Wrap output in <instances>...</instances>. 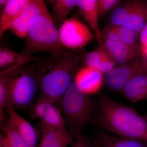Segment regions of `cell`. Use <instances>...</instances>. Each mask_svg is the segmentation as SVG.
<instances>
[{
  "label": "cell",
  "instance_id": "obj_23",
  "mask_svg": "<svg viewBox=\"0 0 147 147\" xmlns=\"http://www.w3.org/2000/svg\"><path fill=\"white\" fill-rule=\"evenodd\" d=\"M109 55L103 44L102 46H99L97 50L86 55L85 61L86 65L98 70Z\"/></svg>",
  "mask_w": 147,
  "mask_h": 147
},
{
  "label": "cell",
  "instance_id": "obj_24",
  "mask_svg": "<svg viewBox=\"0 0 147 147\" xmlns=\"http://www.w3.org/2000/svg\"><path fill=\"white\" fill-rule=\"evenodd\" d=\"M133 1L115 9L111 14L110 21L113 25L124 26L132 9Z\"/></svg>",
  "mask_w": 147,
  "mask_h": 147
},
{
  "label": "cell",
  "instance_id": "obj_10",
  "mask_svg": "<svg viewBox=\"0 0 147 147\" xmlns=\"http://www.w3.org/2000/svg\"><path fill=\"white\" fill-rule=\"evenodd\" d=\"M103 82V74L86 65L76 71L73 79L77 88L83 93L90 96L100 91Z\"/></svg>",
  "mask_w": 147,
  "mask_h": 147
},
{
  "label": "cell",
  "instance_id": "obj_15",
  "mask_svg": "<svg viewBox=\"0 0 147 147\" xmlns=\"http://www.w3.org/2000/svg\"><path fill=\"white\" fill-rule=\"evenodd\" d=\"M97 1L98 0H79L77 7L79 13L94 32L99 46H102L103 45V41L98 24L100 17L98 9Z\"/></svg>",
  "mask_w": 147,
  "mask_h": 147
},
{
  "label": "cell",
  "instance_id": "obj_22",
  "mask_svg": "<svg viewBox=\"0 0 147 147\" xmlns=\"http://www.w3.org/2000/svg\"><path fill=\"white\" fill-rule=\"evenodd\" d=\"M10 107L9 103V77L8 73L0 74V121L5 119V111Z\"/></svg>",
  "mask_w": 147,
  "mask_h": 147
},
{
  "label": "cell",
  "instance_id": "obj_18",
  "mask_svg": "<svg viewBox=\"0 0 147 147\" xmlns=\"http://www.w3.org/2000/svg\"><path fill=\"white\" fill-rule=\"evenodd\" d=\"M120 92L123 97L133 103L147 100V73L132 79Z\"/></svg>",
  "mask_w": 147,
  "mask_h": 147
},
{
  "label": "cell",
  "instance_id": "obj_27",
  "mask_svg": "<svg viewBox=\"0 0 147 147\" xmlns=\"http://www.w3.org/2000/svg\"><path fill=\"white\" fill-rule=\"evenodd\" d=\"M119 2V0H98V9L99 17L105 15Z\"/></svg>",
  "mask_w": 147,
  "mask_h": 147
},
{
  "label": "cell",
  "instance_id": "obj_11",
  "mask_svg": "<svg viewBox=\"0 0 147 147\" xmlns=\"http://www.w3.org/2000/svg\"><path fill=\"white\" fill-rule=\"evenodd\" d=\"M103 44L116 63L120 64L121 65L130 63L143 56L139 44L129 45L119 40H104Z\"/></svg>",
  "mask_w": 147,
  "mask_h": 147
},
{
  "label": "cell",
  "instance_id": "obj_14",
  "mask_svg": "<svg viewBox=\"0 0 147 147\" xmlns=\"http://www.w3.org/2000/svg\"><path fill=\"white\" fill-rule=\"evenodd\" d=\"M9 121L22 138L31 147H36L38 135L36 129L19 115L16 110L9 107L7 110Z\"/></svg>",
  "mask_w": 147,
  "mask_h": 147
},
{
  "label": "cell",
  "instance_id": "obj_12",
  "mask_svg": "<svg viewBox=\"0 0 147 147\" xmlns=\"http://www.w3.org/2000/svg\"><path fill=\"white\" fill-rule=\"evenodd\" d=\"M41 136L38 147H67L73 138L67 129L48 126L40 122L37 124Z\"/></svg>",
  "mask_w": 147,
  "mask_h": 147
},
{
  "label": "cell",
  "instance_id": "obj_8",
  "mask_svg": "<svg viewBox=\"0 0 147 147\" xmlns=\"http://www.w3.org/2000/svg\"><path fill=\"white\" fill-rule=\"evenodd\" d=\"M47 8L41 0H30L9 30L19 38H26L32 28Z\"/></svg>",
  "mask_w": 147,
  "mask_h": 147
},
{
  "label": "cell",
  "instance_id": "obj_19",
  "mask_svg": "<svg viewBox=\"0 0 147 147\" xmlns=\"http://www.w3.org/2000/svg\"><path fill=\"white\" fill-rule=\"evenodd\" d=\"M147 23V1H133V7L124 26L133 29L140 35Z\"/></svg>",
  "mask_w": 147,
  "mask_h": 147
},
{
  "label": "cell",
  "instance_id": "obj_13",
  "mask_svg": "<svg viewBox=\"0 0 147 147\" xmlns=\"http://www.w3.org/2000/svg\"><path fill=\"white\" fill-rule=\"evenodd\" d=\"M40 57L18 53L1 45L0 47V74L8 73L27 63L39 61Z\"/></svg>",
  "mask_w": 147,
  "mask_h": 147
},
{
  "label": "cell",
  "instance_id": "obj_21",
  "mask_svg": "<svg viewBox=\"0 0 147 147\" xmlns=\"http://www.w3.org/2000/svg\"><path fill=\"white\" fill-rule=\"evenodd\" d=\"M79 0H50L48 2L53 11V20L57 28H60L67 19L68 13L77 6Z\"/></svg>",
  "mask_w": 147,
  "mask_h": 147
},
{
  "label": "cell",
  "instance_id": "obj_28",
  "mask_svg": "<svg viewBox=\"0 0 147 147\" xmlns=\"http://www.w3.org/2000/svg\"><path fill=\"white\" fill-rule=\"evenodd\" d=\"M71 147H95L90 139L84 134L75 139Z\"/></svg>",
  "mask_w": 147,
  "mask_h": 147
},
{
  "label": "cell",
  "instance_id": "obj_1",
  "mask_svg": "<svg viewBox=\"0 0 147 147\" xmlns=\"http://www.w3.org/2000/svg\"><path fill=\"white\" fill-rule=\"evenodd\" d=\"M85 53L64 48L36 61L33 68L39 78L38 98L59 105L73 82L76 68Z\"/></svg>",
  "mask_w": 147,
  "mask_h": 147
},
{
  "label": "cell",
  "instance_id": "obj_6",
  "mask_svg": "<svg viewBox=\"0 0 147 147\" xmlns=\"http://www.w3.org/2000/svg\"><path fill=\"white\" fill-rule=\"evenodd\" d=\"M58 31L61 44L70 50L83 48L95 36L85 24L75 18H67Z\"/></svg>",
  "mask_w": 147,
  "mask_h": 147
},
{
  "label": "cell",
  "instance_id": "obj_33",
  "mask_svg": "<svg viewBox=\"0 0 147 147\" xmlns=\"http://www.w3.org/2000/svg\"><path fill=\"white\" fill-rule=\"evenodd\" d=\"M146 117L147 118V115L146 116Z\"/></svg>",
  "mask_w": 147,
  "mask_h": 147
},
{
  "label": "cell",
  "instance_id": "obj_26",
  "mask_svg": "<svg viewBox=\"0 0 147 147\" xmlns=\"http://www.w3.org/2000/svg\"><path fill=\"white\" fill-rule=\"evenodd\" d=\"M100 34L102 40L110 41H119L117 26L110 24L100 30Z\"/></svg>",
  "mask_w": 147,
  "mask_h": 147
},
{
  "label": "cell",
  "instance_id": "obj_7",
  "mask_svg": "<svg viewBox=\"0 0 147 147\" xmlns=\"http://www.w3.org/2000/svg\"><path fill=\"white\" fill-rule=\"evenodd\" d=\"M147 73L146 59L142 56L130 63L115 67L104 76V82L109 89L121 92L132 79Z\"/></svg>",
  "mask_w": 147,
  "mask_h": 147
},
{
  "label": "cell",
  "instance_id": "obj_30",
  "mask_svg": "<svg viewBox=\"0 0 147 147\" xmlns=\"http://www.w3.org/2000/svg\"><path fill=\"white\" fill-rule=\"evenodd\" d=\"M140 46L142 55L145 58L147 59V41L144 45Z\"/></svg>",
  "mask_w": 147,
  "mask_h": 147
},
{
  "label": "cell",
  "instance_id": "obj_17",
  "mask_svg": "<svg viewBox=\"0 0 147 147\" xmlns=\"http://www.w3.org/2000/svg\"><path fill=\"white\" fill-rule=\"evenodd\" d=\"M30 0H8L0 17V38L20 15Z\"/></svg>",
  "mask_w": 147,
  "mask_h": 147
},
{
  "label": "cell",
  "instance_id": "obj_2",
  "mask_svg": "<svg viewBox=\"0 0 147 147\" xmlns=\"http://www.w3.org/2000/svg\"><path fill=\"white\" fill-rule=\"evenodd\" d=\"M92 123L99 130L147 144V118L134 108L105 94L97 99V110Z\"/></svg>",
  "mask_w": 147,
  "mask_h": 147
},
{
  "label": "cell",
  "instance_id": "obj_29",
  "mask_svg": "<svg viewBox=\"0 0 147 147\" xmlns=\"http://www.w3.org/2000/svg\"><path fill=\"white\" fill-rule=\"evenodd\" d=\"M140 45H144L147 41V23L145 25L139 35Z\"/></svg>",
  "mask_w": 147,
  "mask_h": 147
},
{
  "label": "cell",
  "instance_id": "obj_32",
  "mask_svg": "<svg viewBox=\"0 0 147 147\" xmlns=\"http://www.w3.org/2000/svg\"><path fill=\"white\" fill-rule=\"evenodd\" d=\"M0 147H3V146H1V145H0Z\"/></svg>",
  "mask_w": 147,
  "mask_h": 147
},
{
  "label": "cell",
  "instance_id": "obj_4",
  "mask_svg": "<svg viewBox=\"0 0 147 147\" xmlns=\"http://www.w3.org/2000/svg\"><path fill=\"white\" fill-rule=\"evenodd\" d=\"M64 48L60 41L57 28L47 9L29 32L21 53L30 55L42 52L53 54Z\"/></svg>",
  "mask_w": 147,
  "mask_h": 147
},
{
  "label": "cell",
  "instance_id": "obj_25",
  "mask_svg": "<svg viewBox=\"0 0 147 147\" xmlns=\"http://www.w3.org/2000/svg\"><path fill=\"white\" fill-rule=\"evenodd\" d=\"M117 28L119 41L129 45L139 44L137 40L139 35L133 29L125 26H117Z\"/></svg>",
  "mask_w": 147,
  "mask_h": 147
},
{
  "label": "cell",
  "instance_id": "obj_31",
  "mask_svg": "<svg viewBox=\"0 0 147 147\" xmlns=\"http://www.w3.org/2000/svg\"><path fill=\"white\" fill-rule=\"evenodd\" d=\"M8 1V0H1L0 1V6H1V7H2L4 8V7L6 5Z\"/></svg>",
  "mask_w": 147,
  "mask_h": 147
},
{
  "label": "cell",
  "instance_id": "obj_3",
  "mask_svg": "<svg viewBox=\"0 0 147 147\" xmlns=\"http://www.w3.org/2000/svg\"><path fill=\"white\" fill-rule=\"evenodd\" d=\"M66 128L73 139L82 135L94 119L97 100L82 92L72 82L59 104Z\"/></svg>",
  "mask_w": 147,
  "mask_h": 147
},
{
  "label": "cell",
  "instance_id": "obj_9",
  "mask_svg": "<svg viewBox=\"0 0 147 147\" xmlns=\"http://www.w3.org/2000/svg\"><path fill=\"white\" fill-rule=\"evenodd\" d=\"M31 108L33 119H39L52 127L67 129L62 113L57 103L38 97Z\"/></svg>",
  "mask_w": 147,
  "mask_h": 147
},
{
  "label": "cell",
  "instance_id": "obj_16",
  "mask_svg": "<svg viewBox=\"0 0 147 147\" xmlns=\"http://www.w3.org/2000/svg\"><path fill=\"white\" fill-rule=\"evenodd\" d=\"M96 147H147L144 142L98 130L93 139Z\"/></svg>",
  "mask_w": 147,
  "mask_h": 147
},
{
  "label": "cell",
  "instance_id": "obj_5",
  "mask_svg": "<svg viewBox=\"0 0 147 147\" xmlns=\"http://www.w3.org/2000/svg\"><path fill=\"white\" fill-rule=\"evenodd\" d=\"M7 73L9 76V106L15 110L31 108L39 89V78L36 71L33 67L24 65Z\"/></svg>",
  "mask_w": 147,
  "mask_h": 147
},
{
  "label": "cell",
  "instance_id": "obj_20",
  "mask_svg": "<svg viewBox=\"0 0 147 147\" xmlns=\"http://www.w3.org/2000/svg\"><path fill=\"white\" fill-rule=\"evenodd\" d=\"M1 146L3 147H31L18 134L7 118L1 122Z\"/></svg>",
  "mask_w": 147,
  "mask_h": 147
}]
</instances>
